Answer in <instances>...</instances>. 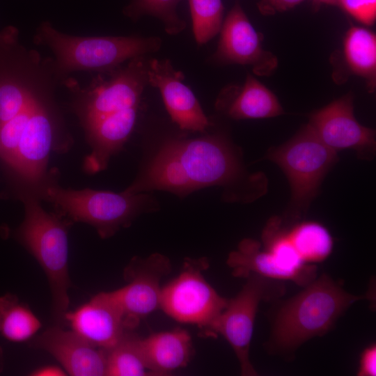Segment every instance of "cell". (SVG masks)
Listing matches in <instances>:
<instances>
[{
  "instance_id": "1",
  "label": "cell",
  "mask_w": 376,
  "mask_h": 376,
  "mask_svg": "<svg viewBox=\"0 0 376 376\" xmlns=\"http://www.w3.org/2000/svg\"><path fill=\"white\" fill-rule=\"evenodd\" d=\"M242 173L238 156L220 136L171 139L125 191L157 189L183 197L204 187L230 185Z\"/></svg>"
},
{
  "instance_id": "2",
  "label": "cell",
  "mask_w": 376,
  "mask_h": 376,
  "mask_svg": "<svg viewBox=\"0 0 376 376\" xmlns=\"http://www.w3.org/2000/svg\"><path fill=\"white\" fill-rule=\"evenodd\" d=\"M373 298L369 292L350 294L328 275L322 274L279 307L267 346L272 352L289 354L310 338L329 331L353 303Z\"/></svg>"
},
{
  "instance_id": "3",
  "label": "cell",
  "mask_w": 376,
  "mask_h": 376,
  "mask_svg": "<svg viewBox=\"0 0 376 376\" xmlns=\"http://www.w3.org/2000/svg\"><path fill=\"white\" fill-rule=\"evenodd\" d=\"M34 42L52 52L54 69L62 81L73 72H107L134 57L158 51L162 45L158 37L68 35L47 21L37 29Z\"/></svg>"
},
{
  "instance_id": "4",
  "label": "cell",
  "mask_w": 376,
  "mask_h": 376,
  "mask_svg": "<svg viewBox=\"0 0 376 376\" xmlns=\"http://www.w3.org/2000/svg\"><path fill=\"white\" fill-rule=\"evenodd\" d=\"M22 198L25 216L16 233L17 237L47 276L54 318L65 322L70 304V285L67 227L58 217L47 212L35 197L24 195Z\"/></svg>"
},
{
  "instance_id": "5",
  "label": "cell",
  "mask_w": 376,
  "mask_h": 376,
  "mask_svg": "<svg viewBox=\"0 0 376 376\" xmlns=\"http://www.w3.org/2000/svg\"><path fill=\"white\" fill-rule=\"evenodd\" d=\"M41 196L74 221L93 226L102 238L126 227L141 212L154 206L155 202L143 193H121L84 189L73 190L55 185L46 186Z\"/></svg>"
},
{
  "instance_id": "6",
  "label": "cell",
  "mask_w": 376,
  "mask_h": 376,
  "mask_svg": "<svg viewBox=\"0 0 376 376\" xmlns=\"http://www.w3.org/2000/svg\"><path fill=\"white\" fill-rule=\"evenodd\" d=\"M149 60L134 57L125 65L99 74L89 86L80 87L75 79L63 80L73 95V109L84 128L123 111L139 108L148 85Z\"/></svg>"
},
{
  "instance_id": "7",
  "label": "cell",
  "mask_w": 376,
  "mask_h": 376,
  "mask_svg": "<svg viewBox=\"0 0 376 376\" xmlns=\"http://www.w3.org/2000/svg\"><path fill=\"white\" fill-rule=\"evenodd\" d=\"M265 157L276 164L288 180L290 215L293 219L306 212L324 178L338 161L337 152L327 146L308 124L285 143L270 148Z\"/></svg>"
},
{
  "instance_id": "8",
  "label": "cell",
  "mask_w": 376,
  "mask_h": 376,
  "mask_svg": "<svg viewBox=\"0 0 376 376\" xmlns=\"http://www.w3.org/2000/svg\"><path fill=\"white\" fill-rule=\"evenodd\" d=\"M209 266L204 257L186 258L179 275L162 288L160 308L180 322L195 324L209 331L228 299L220 296L202 272Z\"/></svg>"
},
{
  "instance_id": "9",
  "label": "cell",
  "mask_w": 376,
  "mask_h": 376,
  "mask_svg": "<svg viewBox=\"0 0 376 376\" xmlns=\"http://www.w3.org/2000/svg\"><path fill=\"white\" fill-rule=\"evenodd\" d=\"M242 289L228 304L211 327L209 335L221 334L233 347L240 363L241 374L256 375L249 360L254 321L261 301H270L285 293L281 281L251 273Z\"/></svg>"
},
{
  "instance_id": "10",
  "label": "cell",
  "mask_w": 376,
  "mask_h": 376,
  "mask_svg": "<svg viewBox=\"0 0 376 376\" xmlns=\"http://www.w3.org/2000/svg\"><path fill=\"white\" fill-rule=\"evenodd\" d=\"M171 268L169 259L155 253L147 258H134L125 269V286L113 290L121 306L128 330L160 308V281Z\"/></svg>"
},
{
  "instance_id": "11",
  "label": "cell",
  "mask_w": 376,
  "mask_h": 376,
  "mask_svg": "<svg viewBox=\"0 0 376 376\" xmlns=\"http://www.w3.org/2000/svg\"><path fill=\"white\" fill-rule=\"evenodd\" d=\"M308 125L336 152L354 150L363 159H372L375 155V131L360 124L355 118L351 93L314 111Z\"/></svg>"
},
{
  "instance_id": "12",
  "label": "cell",
  "mask_w": 376,
  "mask_h": 376,
  "mask_svg": "<svg viewBox=\"0 0 376 376\" xmlns=\"http://www.w3.org/2000/svg\"><path fill=\"white\" fill-rule=\"evenodd\" d=\"M220 38L213 58L227 64L250 65L260 76L271 75L278 59L262 45V36L256 31L243 10L239 0L224 19Z\"/></svg>"
},
{
  "instance_id": "13",
  "label": "cell",
  "mask_w": 376,
  "mask_h": 376,
  "mask_svg": "<svg viewBox=\"0 0 376 376\" xmlns=\"http://www.w3.org/2000/svg\"><path fill=\"white\" fill-rule=\"evenodd\" d=\"M55 88L38 103L23 132L10 168L22 179L37 183L43 177L58 127L54 101Z\"/></svg>"
},
{
  "instance_id": "14",
  "label": "cell",
  "mask_w": 376,
  "mask_h": 376,
  "mask_svg": "<svg viewBox=\"0 0 376 376\" xmlns=\"http://www.w3.org/2000/svg\"><path fill=\"white\" fill-rule=\"evenodd\" d=\"M71 329L92 345L109 350L129 331L113 291L102 292L65 315Z\"/></svg>"
},
{
  "instance_id": "15",
  "label": "cell",
  "mask_w": 376,
  "mask_h": 376,
  "mask_svg": "<svg viewBox=\"0 0 376 376\" xmlns=\"http://www.w3.org/2000/svg\"><path fill=\"white\" fill-rule=\"evenodd\" d=\"M148 84L157 88L171 120L183 130L204 132L210 122L192 91L168 59L149 60Z\"/></svg>"
},
{
  "instance_id": "16",
  "label": "cell",
  "mask_w": 376,
  "mask_h": 376,
  "mask_svg": "<svg viewBox=\"0 0 376 376\" xmlns=\"http://www.w3.org/2000/svg\"><path fill=\"white\" fill-rule=\"evenodd\" d=\"M33 345L50 354L70 375H106L107 350L92 345L72 329H47Z\"/></svg>"
},
{
  "instance_id": "17",
  "label": "cell",
  "mask_w": 376,
  "mask_h": 376,
  "mask_svg": "<svg viewBox=\"0 0 376 376\" xmlns=\"http://www.w3.org/2000/svg\"><path fill=\"white\" fill-rule=\"evenodd\" d=\"M227 264L235 277L246 278L255 273L272 279L292 281L303 287L317 275V271H298L283 265L260 242L250 238L242 240L237 249L230 253Z\"/></svg>"
},
{
  "instance_id": "18",
  "label": "cell",
  "mask_w": 376,
  "mask_h": 376,
  "mask_svg": "<svg viewBox=\"0 0 376 376\" xmlns=\"http://www.w3.org/2000/svg\"><path fill=\"white\" fill-rule=\"evenodd\" d=\"M216 107L235 120L268 118L283 113L275 94L249 74L240 87L226 88Z\"/></svg>"
},
{
  "instance_id": "19",
  "label": "cell",
  "mask_w": 376,
  "mask_h": 376,
  "mask_svg": "<svg viewBox=\"0 0 376 376\" xmlns=\"http://www.w3.org/2000/svg\"><path fill=\"white\" fill-rule=\"evenodd\" d=\"M138 111L139 108L127 109L84 127L92 148L85 162L88 171L104 169L110 157L122 148L134 127Z\"/></svg>"
},
{
  "instance_id": "20",
  "label": "cell",
  "mask_w": 376,
  "mask_h": 376,
  "mask_svg": "<svg viewBox=\"0 0 376 376\" xmlns=\"http://www.w3.org/2000/svg\"><path fill=\"white\" fill-rule=\"evenodd\" d=\"M139 344L153 375H166L185 367L194 352L190 334L181 328L139 338Z\"/></svg>"
},
{
  "instance_id": "21",
  "label": "cell",
  "mask_w": 376,
  "mask_h": 376,
  "mask_svg": "<svg viewBox=\"0 0 376 376\" xmlns=\"http://www.w3.org/2000/svg\"><path fill=\"white\" fill-rule=\"evenodd\" d=\"M343 54L347 67L366 81L372 91L376 83V36L361 26H351L343 40Z\"/></svg>"
},
{
  "instance_id": "22",
  "label": "cell",
  "mask_w": 376,
  "mask_h": 376,
  "mask_svg": "<svg viewBox=\"0 0 376 376\" xmlns=\"http://www.w3.org/2000/svg\"><path fill=\"white\" fill-rule=\"evenodd\" d=\"M41 322L29 306L10 293L0 297V334L7 340L21 343L31 338Z\"/></svg>"
},
{
  "instance_id": "23",
  "label": "cell",
  "mask_w": 376,
  "mask_h": 376,
  "mask_svg": "<svg viewBox=\"0 0 376 376\" xmlns=\"http://www.w3.org/2000/svg\"><path fill=\"white\" fill-rule=\"evenodd\" d=\"M288 237L306 264L321 263L332 251L334 242L329 231L321 224L302 221L288 229Z\"/></svg>"
},
{
  "instance_id": "24",
  "label": "cell",
  "mask_w": 376,
  "mask_h": 376,
  "mask_svg": "<svg viewBox=\"0 0 376 376\" xmlns=\"http://www.w3.org/2000/svg\"><path fill=\"white\" fill-rule=\"evenodd\" d=\"M59 78L52 74L42 83L30 104L19 114L0 124V158L10 168L15 162L24 128L38 103L49 90L56 88Z\"/></svg>"
},
{
  "instance_id": "25",
  "label": "cell",
  "mask_w": 376,
  "mask_h": 376,
  "mask_svg": "<svg viewBox=\"0 0 376 376\" xmlns=\"http://www.w3.org/2000/svg\"><path fill=\"white\" fill-rule=\"evenodd\" d=\"M106 375H153L143 357L138 337L127 333L114 347L107 350Z\"/></svg>"
},
{
  "instance_id": "26",
  "label": "cell",
  "mask_w": 376,
  "mask_h": 376,
  "mask_svg": "<svg viewBox=\"0 0 376 376\" xmlns=\"http://www.w3.org/2000/svg\"><path fill=\"white\" fill-rule=\"evenodd\" d=\"M263 248L283 265L298 271H315L316 265L306 264L299 256L288 235V228L279 217L269 219L262 233Z\"/></svg>"
},
{
  "instance_id": "27",
  "label": "cell",
  "mask_w": 376,
  "mask_h": 376,
  "mask_svg": "<svg viewBox=\"0 0 376 376\" xmlns=\"http://www.w3.org/2000/svg\"><path fill=\"white\" fill-rule=\"evenodd\" d=\"M182 0H131L124 8L123 14L132 20L151 15L161 20L165 31L176 35L186 27L185 22L178 15L177 7Z\"/></svg>"
},
{
  "instance_id": "28",
  "label": "cell",
  "mask_w": 376,
  "mask_h": 376,
  "mask_svg": "<svg viewBox=\"0 0 376 376\" xmlns=\"http://www.w3.org/2000/svg\"><path fill=\"white\" fill-rule=\"evenodd\" d=\"M194 38L198 45L217 35L224 22L222 0H189Z\"/></svg>"
},
{
  "instance_id": "29",
  "label": "cell",
  "mask_w": 376,
  "mask_h": 376,
  "mask_svg": "<svg viewBox=\"0 0 376 376\" xmlns=\"http://www.w3.org/2000/svg\"><path fill=\"white\" fill-rule=\"evenodd\" d=\"M337 5L366 26H372L375 22L376 0H338Z\"/></svg>"
},
{
  "instance_id": "30",
  "label": "cell",
  "mask_w": 376,
  "mask_h": 376,
  "mask_svg": "<svg viewBox=\"0 0 376 376\" xmlns=\"http://www.w3.org/2000/svg\"><path fill=\"white\" fill-rule=\"evenodd\" d=\"M357 373L360 376L376 375V346L375 344L367 347L361 352Z\"/></svg>"
},
{
  "instance_id": "31",
  "label": "cell",
  "mask_w": 376,
  "mask_h": 376,
  "mask_svg": "<svg viewBox=\"0 0 376 376\" xmlns=\"http://www.w3.org/2000/svg\"><path fill=\"white\" fill-rule=\"evenodd\" d=\"M304 0H261L258 8L263 14H271L290 10Z\"/></svg>"
},
{
  "instance_id": "32",
  "label": "cell",
  "mask_w": 376,
  "mask_h": 376,
  "mask_svg": "<svg viewBox=\"0 0 376 376\" xmlns=\"http://www.w3.org/2000/svg\"><path fill=\"white\" fill-rule=\"evenodd\" d=\"M31 375L33 376H63L67 374L63 368L56 366L48 365L34 370Z\"/></svg>"
},
{
  "instance_id": "33",
  "label": "cell",
  "mask_w": 376,
  "mask_h": 376,
  "mask_svg": "<svg viewBox=\"0 0 376 376\" xmlns=\"http://www.w3.org/2000/svg\"><path fill=\"white\" fill-rule=\"evenodd\" d=\"M318 3L328 4V5H337L338 0H314Z\"/></svg>"
},
{
  "instance_id": "34",
  "label": "cell",
  "mask_w": 376,
  "mask_h": 376,
  "mask_svg": "<svg viewBox=\"0 0 376 376\" xmlns=\"http://www.w3.org/2000/svg\"><path fill=\"white\" fill-rule=\"evenodd\" d=\"M3 369V352L2 348L0 347V373Z\"/></svg>"
}]
</instances>
